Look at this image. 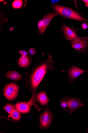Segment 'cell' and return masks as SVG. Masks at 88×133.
<instances>
[{
    "instance_id": "6da1fadb",
    "label": "cell",
    "mask_w": 88,
    "mask_h": 133,
    "mask_svg": "<svg viewBox=\"0 0 88 133\" xmlns=\"http://www.w3.org/2000/svg\"><path fill=\"white\" fill-rule=\"evenodd\" d=\"M54 62V60L52 59V56L49 55L45 61L37 65L30 75L29 84L32 95L30 101L28 103L30 106L35 103L36 92L39 84L46 72L53 69Z\"/></svg>"
},
{
    "instance_id": "7a4b0ae2",
    "label": "cell",
    "mask_w": 88,
    "mask_h": 133,
    "mask_svg": "<svg viewBox=\"0 0 88 133\" xmlns=\"http://www.w3.org/2000/svg\"><path fill=\"white\" fill-rule=\"evenodd\" d=\"M52 7L55 11L57 12L59 15L62 17L80 22L88 23V19L71 8L57 4L52 5Z\"/></svg>"
},
{
    "instance_id": "3957f363",
    "label": "cell",
    "mask_w": 88,
    "mask_h": 133,
    "mask_svg": "<svg viewBox=\"0 0 88 133\" xmlns=\"http://www.w3.org/2000/svg\"><path fill=\"white\" fill-rule=\"evenodd\" d=\"M19 90V86L15 83L13 82L7 83L4 87V95L9 101L14 100L18 95Z\"/></svg>"
},
{
    "instance_id": "277c9868",
    "label": "cell",
    "mask_w": 88,
    "mask_h": 133,
    "mask_svg": "<svg viewBox=\"0 0 88 133\" xmlns=\"http://www.w3.org/2000/svg\"><path fill=\"white\" fill-rule=\"evenodd\" d=\"M71 46L77 52L85 53L88 48V37H80L78 36L71 41Z\"/></svg>"
},
{
    "instance_id": "5b68a950",
    "label": "cell",
    "mask_w": 88,
    "mask_h": 133,
    "mask_svg": "<svg viewBox=\"0 0 88 133\" xmlns=\"http://www.w3.org/2000/svg\"><path fill=\"white\" fill-rule=\"evenodd\" d=\"M59 15L57 12L55 11L49 13L44 16L43 19L40 21L37 24L39 34L43 35L49 26L50 22L52 19Z\"/></svg>"
},
{
    "instance_id": "8992f818",
    "label": "cell",
    "mask_w": 88,
    "mask_h": 133,
    "mask_svg": "<svg viewBox=\"0 0 88 133\" xmlns=\"http://www.w3.org/2000/svg\"><path fill=\"white\" fill-rule=\"evenodd\" d=\"M53 118V114L47 109L42 113L40 117V124L42 128L46 130L51 126Z\"/></svg>"
},
{
    "instance_id": "52a82bcc",
    "label": "cell",
    "mask_w": 88,
    "mask_h": 133,
    "mask_svg": "<svg viewBox=\"0 0 88 133\" xmlns=\"http://www.w3.org/2000/svg\"><path fill=\"white\" fill-rule=\"evenodd\" d=\"M61 30L65 38L68 41H72L76 38L78 34V29L67 24H65L60 26Z\"/></svg>"
},
{
    "instance_id": "ba28073f",
    "label": "cell",
    "mask_w": 88,
    "mask_h": 133,
    "mask_svg": "<svg viewBox=\"0 0 88 133\" xmlns=\"http://www.w3.org/2000/svg\"><path fill=\"white\" fill-rule=\"evenodd\" d=\"M88 71V70H83L78 66L74 65L68 70L67 76L70 82H74L81 75Z\"/></svg>"
},
{
    "instance_id": "9c48e42d",
    "label": "cell",
    "mask_w": 88,
    "mask_h": 133,
    "mask_svg": "<svg viewBox=\"0 0 88 133\" xmlns=\"http://www.w3.org/2000/svg\"><path fill=\"white\" fill-rule=\"evenodd\" d=\"M68 107L67 112L72 114L77 109L84 106L79 98L68 96Z\"/></svg>"
},
{
    "instance_id": "30bf717a",
    "label": "cell",
    "mask_w": 88,
    "mask_h": 133,
    "mask_svg": "<svg viewBox=\"0 0 88 133\" xmlns=\"http://www.w3.org/2000/svg\"><path fill=\"white\" fill-rule=\"evenodd\" d=\"M36 99L40 104L43 106L48 104L49 99L45 92L41 91L36 94Z\"/></svg>"
},
{
    "instance_id": "8fae6325",
    "label": "cell",
    "mask_w": 88,
    "mask_h": 133,
    "mask_svg": "<svg viewBox=\"0 0 88 133\" xmlns=\"http://www.w3.org/2000/svg\"><path fill=\"white\" fill-rule=\"evenodd\" d=\"M28 103L19 102L15 105V109L18 111L23 113L29 112L30 110V107Z\"/></svg>"
},
{
    "instance_id": "7c38bea8",
    "label": "cell",
    "mask_w": 88,
    "mask_h": 133,
    "mask_svg": "<svg viewBox=\"0 0 88 133\" xmlns=\"http://www.w3.org/2000/svg\"><path fill=\"white\" fill-rule=\"evenodd\" d=\"M31 62V56H21L19 59L18 64L20 67L26 68L30 66Z\"/></svg>"
},
{
    "instance_id": "4fadbf2b",
    "label": "cell",
    "mask_w": 88,
    "mask_h": 133,
    "mask_svg": "<svg viewBox=\"0 0 88 133\" xmlns=\"http://www.w3.org/2000/svg\"><path fill=\"white\" fill-rule=\"evenodd\" d=\"M6 76L7 79L17 81L20 80L22 77L18 72L13 70L7 71Z\"/></svg>"
},
{
    "instance_id": "5bb4252c",
    "label": "cell",
    "mask_w": 88,
    "mask_h": 133,
    "mask_svg": "<svg viewBox=\"0 0 88 133\" xmlns=\"http://www.w3.org/2000/svg\"><path fill=\"white\" fill-rule=\"evenodd\" d=\"M59 105L62 108V110L67 112L68 107V96L62 98L60 101Z\"/></svg>"
},
{
    "instance_id": "9a60e30c",
    "label": "cell",
    "mask_w": 88,
    "mask_h": 133,
    "mask_svg": "<svg viewBox=\"0 0 88 133\" xmlns=\"http://www.w3.org/2000/svg\"><path fill=\"white\" fill-rule=\"evenodd\" d=\"M11 118L15 121H18L21 118V114L19 112L14 109L13 112L10 115Z\"/></svg>"
},
{
    "instance_id": "2e32d148",
    "label": "cell",
    "mask_w": 88,
    "mask_h": 133,
    "mask_svg": "<svg viewBox=\"0 0 88 133\" xmlns=\"http://www.w3.org/2000/svg\"><path fill=\"white\" fill-rule=\"evenodd\" d=\"M23 3L22 0H15L12 3V6L14 9H20L22 6Z\"/></svg>"
},
{
    "instance_id": "e0dca14e",
    "label": "cell",
    "mask_w": 88,
    "mask_h": 133,
    "mask_svg": "<svg viewBox=\"0 0 88 133\" xmlns=\"http://www.w3.org/2000/svg\"><path fill=\"white\" fill-rule=\"evenodd\" d=\"M4 110L10 115L14 110V106L11 104H8L6 105L4 108Z\"/></svg>"
},
{
    "instance_id": "ac0fdd59",
    "label": "cell",
    "mask_w": 88,
    "mask_h": 133,
    "mask_svg": "<svg viewBox=\"0 0 88 133\" xmlns=\"http://www.w3.org/2000/svg\"><path fill=\"white\" fill-rule=\"evenodd\" d=\"M28 52L31 55H34L36 54V50L35 48L32 47L30 48Z\"/></svg>"
},
{
    "instance_id": "d6986e66",
    "label": "cell",
    "mask_w": 88,
    "mask_h": 133,
    "mask_svg": "<svg viewBox=\"0 0 88 133\" xmlns=\"http://www.w3.org/2000/svg\"><path fill=\"white\" fill-rule=\"evenodd\" d=\"M19 53L21 56H26L28 55L27 52L24 50L19 51Z\"/></svg>"
},
{
    "instance_id": "ffe728a7",
    "label": "cell",
    "mask_w": 88,
    "mask_h": 133,
    "mask_svg": "<svg viewBox=\"0 0 88 133\" xmlns=\"http://www.w3.org/2000/svg\"><path fill=\"white\" fill-rule=\"evenodd\" d=\"M82 28L84 30H86L88 29V24L86 22H83L81 25Z\"/></svg>"
},
{
    "instance_id": "44dd1931",
    "label": "cell",
    "mask_w": 88,
    "mask_h": 133,
    "mask_svg": "<svg viewBox=\"0 0 88 133\" xmlns=\"http://www.w3.org/2000/svg\"><path fill=\"white\" fill-rule=\"evenodd\" d=\"M82 1L84 2L85 5L86 7H88V0H83Z\"/></svg>"
},
{
    "instance_id": "7402d4cb",
    "label": "cell",
    "mask_w": 88,
    "mask_h": 133,
    "mask_svg": "<svg viewBox=\"0 0 88 133\" xmlns=\"http://www.w3.org/2000/svg\"><path fill=\"white\" fill-rule=\"evenodd\" d=\"M86 131L87 133H88V128L86 129Z\"/></svg>"
},
{
    "instance_id": "603a6c76",
    "label": "cell",
    "mask_w": 88,
    "mask_h": 133,
    "mask_svg": "<svg viewBox=\"0 0 88 133\" xmlns=\"http://www.w3.org/2000/svg\"><path fill=\"white\" fill-rule=\"evenodd\" d=\"M85 116L88 117V114L86 116Z\"/></svg>"
}]
</instances>
